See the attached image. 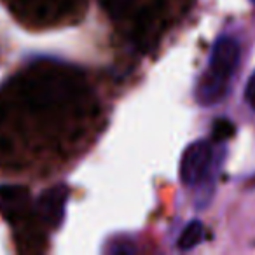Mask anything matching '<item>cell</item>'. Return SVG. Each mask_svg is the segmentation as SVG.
Masks as SVG:
<instances>
[{
    "mask_svg": "<svg viewBox=\"0 0 255 255\" xmlns=\"http://www.w3.org/2000/svg\"><path fill=\"white\" fill-rule=\"evenodd\" d=\"M241 61V46L233 35H220L213 42L208 65L196 86V102L201 107L219 105L227 96Z\"/></svg>",
    "mask_w": 255,
    "mask_h": 255,
    "instance_id": "obj_1",
    "label": "cell"
},
{
    "mask_svg": "<svg viewBox=\"0 0 255 255\" xmlns=\"http://www.w3.org/2000/svg\"><path fill=\"white\" fill-rule=\"evenodd\" d=\"M217 171V152L212 140L201 138L189 143L180 159V178L187 187L213 184Z\"/></svg>",
    "mask_w": 255,
    "mask_h": 255,
    "instance_id": "obj_2",
    "label": "cell"
},
{
    "mask_svg": "<svg viewBox=\"0 0 255 255\" xmlns=\"http://www.w3.org/2000/svg\"><path fill=\"white\" fill-rule=\"evenodd\" d=\"M67 198H68V189L63 184L46 189L39 196V199H37V212L40 215V220L47 227L58 229L63 224Z\"/></svg>",
    "mask_w": 255,
    "mask_h": 255,
    "instance_id": "obj_3",
    "label": "cell"
},
{
    "mask_svg": "<svg viewBox=\"0 0 255 255\" xmlns=\"http://www.w3.org/2000/svg\"><path fill=\"white\" fill-rule=\"evenodd\" d=\"M28 206V189L19 185L0 187V213L9 222H18Z\"/></svg>",
    "mask_w": 255,
    "mask_h": 255,
    "instance_id": "obj_4",
    "label": "cell"
},
{
    "mask_svg": "<svg viewBox=\"0 0 255 255\" xmlns=\"http://www.w3.org/2000/svg\"><path fill=\"white\" fill-rule=\"evenodd\" d=\"M203 236H205V224L201 220H191L187 226L182 229L180 236L177 240V248L182 252H189L196 248L201 243Z\"/></svg>",
    "mask_w": 255,
    "mask_h": 255,
    "instance_id": "obj_5",
    "label": "cell"
},
{
    "mask_svg": "<svg viewBox=\"0 0 255 255\" xmlns=\"http://www.w3.org/2000/svg\"><path fill=\"white\" fill-rule=\"evenodd\" d=\"M138 0H103V9L112 19H121L135 9Z\"/></svg>",
    "mask_w": 255,
    "mask_h": 255,
    "instance_id": "obj_6",
    "label": "cell"
},
{
    "mask_svg": "<svg viewBox=\"0 0 255 255\" xmlns=\"http://www.w3.org/2000/svg\"><path fill=\"white\" fill-rule=\"evenodd\" d=\"M243 98H245V102H247V105L255 112V70L252 72V75L248 77L247 86H245Z\"/></svg>",
    "mask_w": 255,
    "mask_h": 255,
    "instance_id": "obj_7",
    "label": "cell"
},
{
    "mask_svg": "<svg viewBox=\"0 0 255 255\" xmlns=\"http://www.w3.org/2000/svg\"><path fill=\"white\" fill-rule=\"evenodd\" d=\"M250 4H252V5H255V0H250Z\"/></svg>",
    "mask_w": 255,
    "mask_h": 255,
    "instance_id": "obj_8",
    "label": "cell"
}]
</instances>
